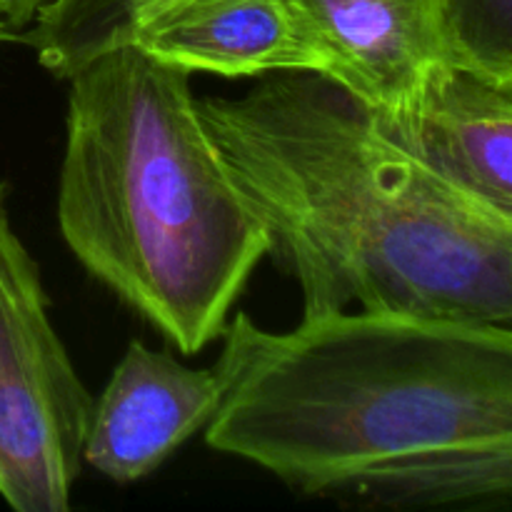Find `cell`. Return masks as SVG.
Returning a JSON list of instances; mask_svg holds the SVG:
<instances>
[{
	"label": "cell",
	"instance_id": "277c9868",
	"mask_svg": "<svg viewBox=\"0 0 512 512\" xmlns=\"http://www.w3.org/2000/svg\"><path fill=\"white\" fill-rule=\"evenodd\" d=\"M90 405L0 185V498L10 508H70Z\"/></svg>",
	"mask_w": 512,
	"mask_h": 512
},
{
	"label": "cell",
	"instance_id": "8992f818",
	"mask_svg": "<svg viewBox=\"0 0 512 512\" xmlns=\"http://www.w3.org/2000/svg\"><path fill=\"white\" fill-rule=\"evenodd\" d=\"M220 370L188 368L133 340L93 400L83 463L118 485L138 483L210 423L223 400Z\"/></svg>",
	"mask_w": 512,
	"mask_h": 512
},
{
	"label": "cell",
	"instance_id": "52a82bcc",
	"mask_svg": "<svg viewBox=\"0 0 512 512\" xmlns=\"http://www.w3.org/2000/svg\"><path fill=\"white\" fill-rule=\"evenodd\" d=\"M125 43L163 63L220 78L313 70L315 55L285 0H163Z\"/></svg>",
	"mask_w": 512,
	"mask_h": 512
},
{
	"label": "cell",
	"instance_id": "ba28073f",
	"mask_svg": "<svg viewBox=\"0 0 512 512\" xmlns=\"http://www.w3.org/2000/svg\"><path fill=\"white\" fill-rule=\"evenodd\" d=\"M393 138L450 183L512 213V83L448 65Z\"/></svg>",
	"mask_w": 512,
	"mask_h": 512
},
{
	"label": "cell",
	"instance_id": "8fae6325",
	"mask_svg": "<svg viewBox=\"0 0 512 512\" xmlns=\"http://www.w3.org/2000/svg\"><path fill=\"white\" fill-rule=\"evenodd\" d=\"M48 0H0V25L5 33L25 30L35 20V15L45 8Z\"/></svg>",
	"mask_w": 512,
	"mask_h": 512
},
{
	"label": "cell",
	"instance_id": "7c38bea8",
	"mask_svg": "<svg viewBox=\"0 0 512 512\" xmlns=\"http://www.w3.org/2000/svg\"><path fill=\"white\" fill-rule=\"evenodd\" d=\"M0 38H5V28H3V25H0Z\"/></svg>",
	"mask_w": 512,
	"mask_h": 512
},
{
	"label": "cell",
	"instance_id": "6da1fadb",
	"mask_svg": "<svg viewBox=\"0 0 512 512\" xmlns=\"http://www.w3.org/2000/svg\"><path fill=\"white\" fill-rule=\"evenodd\" d=\"M223 400L205 443L310 498L508 508L512 330L413 313L223 328Z\"/></svg>",
	"mask_w": 512,
	"mask_h": 512
},
{
	"label": "cell",
	"instance_id": "5b68a950",
	"mask_svg": "<svg viewBox=\"0 0 512 512\" xmlns=\"http://www.w3.org/2000/svg\"><path fill=\"white\" fill-rule=\"evenodd\" d=\"M325 75L390 135L418 113L430 80L455 65L450 0H285Z\"/></svg>",
	"mask_w": 512,
	"mask_h": 512
},
{
	"label": "cell",
	"instance_id": "9c48e42d",
	"mask_svg": "<svg viewBox=\"0 0 512 512\" xmlns=\"http://www.w3.org/2000/svg\"><path fill=\"white\" fill-rule=\"evenodd\" d=\"M163 0H48L25 28L23 40L55 78L123 45L145 13Z\"/></svg>",
	"mask_w": 512,
	"mask_h": 512
},
{
	"label": "cell",
	"instance_id": "7a4b0ae2",
	"mask_svg": "<svg viewBox=\"0 0 512 512\" xmlns=\"http://www.w3.org/2000/svg\"><path fill=\"white\" fill-rule=\"evenodd\" d=\"M198 115L303 315L510 325L512 213L443 178L338 83L280 70Z\"/></svg>",
	"mask_w": 512,
	"mask_h": 512
},
{
	"label": "cell",
	"instance_id": "30bf717a",
	"mask_svg": "<svg viewBox=\"0 0 512 512\" xmlns=\"http://www.w3.org/2000/svg\"><path fill=\"white\" fill-rule=\"evenodd\" d=\"M455 65L512 83V0H450Z\"/></svg>",
	"mask_w": 512,
	"mask_h": 512
},
{
	"label": "cell",
	"instance_id": "3957f363",
	"mask_svg": "<svg viewBox=\"0 0 512 512\" xmlns=\"http://www.w3.org/2000/svg\"><path fill=\"white\" fill-rule=\"evenodd\" d=\"M193 73L123 43L70 75L58 225L180 353L223 335L268 240L198 115Z\"/></svg>",
	"mask_w": 512,
	"mask_h": 512
}]
</instances>
